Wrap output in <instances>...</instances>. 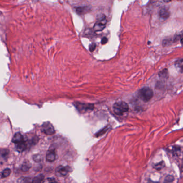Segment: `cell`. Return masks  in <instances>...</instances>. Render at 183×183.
<instances>
[{
    "label": "cell",
    "instance_id": "obj_1",
    "mask_svg": "<svg viewBox=\"0 0 183 183\" xmlns=\"http://www.w3.org/2000/svg\"><path fill=\"white\" fill-rule=\"evenodd\" d=\"M153 91L152 89L149 87L142 88L139 91L138 93L139 98L145 102H147L151 100L153 97Z\"/></svg>",
    "mask_w": 183,
    "mask_h": 183
},
{
    "label": "cell",
    "instance_id": "obj_2",
    "mask_svg": "<svg viewBox=\"0 0 183 183\" xmlns=\"http://www.w3.org/2000/svg\"><path fill=\"white\" fill-rule=\"evenodd\" d=\"M113 110L115 114L121 116L129 110L128 104L125 102L120 101L115 103L113 105Z\"/></svg>",
    "mask_w": 183,
    "mask_h": 183
},
{
    "label": "cell",
    "instance_id": "obj_3",
    "mask_svg": "<svg viewBox=\"0 0 183 183\" xmlns=\"http://www.w3.org/2000/svg\"><path fill=\"white\" fill-rule=\"evenodd\" d=\"M41 131L44 134L47 135H52L55 133L54 127L52 124L49 122L43 123L41 126Z\"/></svg>",
    "mask_w": 183,
    "mask_h": 183
},
{
    "label": "cell",
    "instance_id": "obj_4",
    "mask_svg": "<svg viewBox=\"0 0 183 183\" xmlns=\"http://www.w3.org/2000/svg\"><path fill=\"white\" fill-rule=\"evenodd\" d=\"M75 106L78 109L79 112H84L89 111L92 110L94 108L93 105L91 104H86V103H82L81 102L75 103Z\"/></svg>",
    "mask_w": 183,
    "mask_h": 183
},
{
    "label": "cell",
    "instance_id": "obj_5",
    "mask_svg": "<svg viewBox=\"0 0 183 183\" xmlns=\"http://www.w3.org/2000/svg\"><path fill=\"white\" fill-rule=\"evenodd\" d=\"M107 22V20L106 18H103L95 24L94 26L93 27V29L96 32L102 31L104 29V28L106 27Z\"/></svg>",
    "mask_w": 183,
    "mask_h": 183
},
{
    "label": "cell",
    "instance_id": "obj_6",
    "mask_svg": "<svg viewBox=\"0 0 183 183\" xmlns=\"http://www.w3.org/2000/svg\"><path fill=\"white\" fill-rule=\"evenodd\" d=\"M159 15L160 17L166 20L169 17L170 15V13L169 10L167 8H163L161 9V10H159Z\"/></svg>",
    "mask_w": 183,
    "mask_h": 183
},
{
    "label": "cell",
    "instance_id": "obj_7",
    "mask_svg": "<svg viewBox=\"0 0 183 183\" xmlns=\"http://www.w3.org/2000/svg\"><path fill=\"white\" fill-rule=\"evenodd\" d=\"M23 141H24V138L22 134L20 133H16L12 138V142L14 144H20Z\"/></svg>",
    "mask_w": 183,
    "mask_h": 183
},
{
    "label": "cell",
    "instance_id": "obj_8",
    "mask_svg": "<svg viewBox=\"0 0 183 183\" xmlns=\"http://www.w3.org/2000/svg\"><path fill=\"white\" fill-rule=\"evenodd\" d=\"M56 159V153L53 150H50L48 152L46 155V160L49 162L55 161Z\"/></svg>",
    "mask_w": 183,
    "mask_h": 183
},
{
    "label": "cell",
    "instance_id": "obj_9",
    "mask_svg": "<svg viewBox=\"0 0 183 183\" xmlns=\"http://www.w3.org/2000/svg\"><path fill=\"white\" fill-rule=\"evenodd\" d=\"M56 171H57V173H59L60 175L62 176H65L67 175L68 170L66 167H64L63 166H59L57 167Z\"/></svg>",
    "mask_w": 183,
    "mask_h": 183
},
{
    "label": "cell",
    "instance_id": "obj_10",
    "mask_svg": "<svg viewBox=\"0 0 183 183\" xmlns=\"http://www.w3.org/2000/svg\"><path fill=\"white\" fill-rule=\"evenodd\" d=\"M28 144L26 142L23 141L20 144H17V150L19 152H22L24 151L27 148Z\"/></svg>",
    "mask_w": 183,
    "mask_h": 183
},
{
    "label": "cell",
    "instance_id": "obj_11",
    "mask_svg": "<svg viewBox=\"0 0 183 183\" xmlns=\"http://www.w3.org/2000/svg\"><path fill=\"white\" fill-rule=\"evenodd\" d=\"M181 148L178 146H172L170 148V152L173 155L177 156L178 155L181 153Z\"/></svg>",
    "mask_w": 183,
    "mask_h": 183
},
{
    "label": "cell",
    "instance_id": "obj_12",
    "mask_svg": "<svg viewBox=\"0 0 183 183\" xmlns=\"http://www.w3.org/2000/svg\"><path fill=\"white\" fill-rule=\"evenodd\" d=\"M175 65L181 73H183V59L177 60L175 63Z\"/></svg>",
    "mask_w": 183,
    "mask_h": 183
},
{
    "label": "cell",
    "instance_id": "obj_13",
    "mask_svg": "<svg viewBox=\"0 0 183 183\" xmlns=\"http://www.w3.org/2000/svg\"><path fill=\"white\" fill-rule=\"evenodd\" d=\"M165 164L164 161H161L154 164L153 166L154 168L156 170H161L165 167Z\"/></svg>",
    "mask_w": 183,
    "mask_h": 183
},
{
    "label": "cell",
    "instance_id": "obj_14",
    "mask_svg": "<svg viewBox=\"0 0 183 183\" xmlns=\"http://www.w3.org/2000/svg\"><path fill=\"white\" fill-rule=\"evenodd\" d=\"M44 176L39 175L35 177L32 181V183H41L43 181Z\"/></svg>",
    "mask_w": 183,
    "mask_h": 183
},
{
    "label": "cell",
    "instance_id": "obj_15",
    "mask_svg": "<svg viewBox=\"0 0 183 183\" xmlns=\"http://www.w3.org/2000/svg\"><path fill=\"white\" fill-rule=\"evenodd\" d=\"M31 167V165L30 162L28 161H25L22 166V170L23 171H28L29 170Z\"/></svg>",
    "mask_w": 183,
    "mask_h": 183
},
{
    "label": "cell",
    "instance_id": "obj_16",
    "mask_svg": "<svg viewBox=\"0 0 183 183\" xmlns=\"http://www.w3.org/2000/svg\"><path fill=\"white\" fill-rule=\"evenodd\" d=\"M159 77L161 78H163V79H166L168 77V70L167 69H164L162 71H161L159 72Z\"/></svg>",
    "mask_w": 183,
    "mask_h": 183
},
{
    "label": "cell",
    "instance_id": "obj_17",
    "mask_svg": "<svg viewBox=\"0 0 183 183\" xmlns=\"http://www.w3.org/2000/svg\"><path fill=\"white\" fill-rule=\"evenodd\" d=\"M11 172V171L10 169H8L7 168L6 169H4L3 171H2V177L3 178H6L8 177V176H9L10 175V173Z\"/></svg>",
    "mask_w": 183,
    "mask_h": 183
},
{
    "label": "cell",
    "instance_id": "obj_18",
    "mask_svg": "<svg viewBox=\"0 0 183 183\" xmlns=\"http://www.w3.org/2000/svg\"><path fill=\"white\" fill-rule=\"evenodd\" d=\"M174 181V177L172 176L168 175L164 180V183H172Z\"/></svg>",
    "mask_w": 183,
    "mask_h": 183
},
{
    "label": "cell",
    "instance_id": "obj_19",
    "mask_svg": "<svg viewBox=\"0 0 183 183\" xmlns=\"http://www.w3.org/2000/svg\"><path fill=\"white\" fill-rule=\"evenodd\" d=\"M31 179L29 178H26V177H22L18 179V183H30Z\"/></svg>",
    "mask_w": 183,
    "mask_h": 183
},
{
    "label": "cell",
    "instance_id": "obj_20",
    "mask_svg": "<svg viewBox=\"0 0 183 183\" xmlns=\"http://www.w3.org/2000/svg\"><path fill=\"white\" fill-rule=\"evenodd\" d=\"M41 183H57L56 180L52 178H48L47 179L43 180V181Z\"/></svg>",
    "mask_w": 183,
    "mask_h": 183
},
{
    "label": "cell",
    "instance_id": "obj_21",
    "mask_svg": "<svg viewBox=\"0 0 183 183\" xmlns=\"http://www.w3.org/2000/svg\"><path fill=\"white\" fill-rule=\"evenodd\" d=\"M95 48H96V45H95V43H92L91 45L89 46V51H90L93 52L94 51Z\"/></svg>",
    "mask_w": 183,
    "mask_h": 183
},
{
    "label": "cell",
    "instance_id": "obj_22",
    "mask_svg": "<svg viewBox=\"0 0 183 183\" xmlns=\"http://www.w3.org/2000/svg\"><path fill=\"white\" fill-rule=\"evenodd\" d=\"M33 159L36 162H40V161H41V156L39 155L34 156L33 157Z\"/></svg>",
    "mask_w": 183,
    "mask_h": 183
},
{
    "label": "cell",
    "instance_id": "obj_23",
    "mask_svg": "<svg viewBox=\"0 0 183 183\" xmlns=\"http://www.w3.org/2000/svg\"><path fill=\"white\" fill-rule=\"evenodd\" d=\"M107 42H108V39L106 37L103 38L101 40V43H102V44H103V45L106 44Z\"/></svg>",
    "mask_w": 183,
    "mask_h": 183
},
{
    "label": "cell",
    "instance_id": "obj_24",
    "mask_svg": "<svg viewBox=\"0 0 183 183\" xmlns=\"http://www.w3.org/2000/svg\"><path fill=\"white\" fill-rule=\"evenodd\" d=\"M147 183H159V182H155V181H149Z\"/></svg>",
    "mask_w": 183,
    "mask_h": 183
},
{
    "label": "cell",
    "instance_id": "obj_25",
    "mask_svg": "<svg viewBox=\"0 0 183 183\" xmlns=\"http://www.w3.org/2000/svg\"><path fill=\"white\" fill-rule=\"evenodd\" d=\"M181 172L183 173V163H182V165H181Z\"/></svg>",
    "mask_w": 183,
    "mask_h": 183
},
{
    "label": "cell",
    "instance_id": "obj_26",
    "mask_svg": "<svg viewBox=\"0 0 183 183\" xmlns=\"http://www.w3.org/2000/svg\"><path fill=\"white\" fill-rule=\"evenodd\" d=\"M181 43L182 45H183V38L181 39Z\"/></svg>",
    "mask_w": 183,
    "mask_h": 183
}]
</instances>
